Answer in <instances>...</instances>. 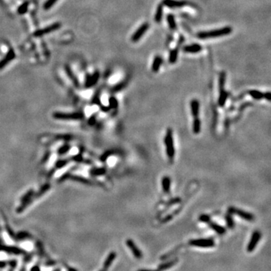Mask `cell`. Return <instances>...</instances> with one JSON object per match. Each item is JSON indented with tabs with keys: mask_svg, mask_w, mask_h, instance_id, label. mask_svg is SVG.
<instances>
[{
	"mask_svg": "<svg viewBox=\"0 0 271 271\" xmlns=\"http://www.w3.org/2000/svg\"><path fill=\"white\" fill-rule=\"evenodd\" d=\"M232 33V28L230 26H225V27L220 28L218 29H214L211 31H206V32H199L197 34V37L199 39H213V38L222 37L224 36H227Z\"/></svg>",
	"mask_w": 271,
	"mask_h": 271,
	"instance_id": "6da1fadb",
	"label": "cell"
},
{
	"mask_svg": "<svg viewBox=\"0 0 271 271\" xmlns=\"http://www.w3.org/2000/svg\"><path fill=\"white\" fill-rule=\"evenodd\" d=\"M165 145L166 152L168 157L172 159L175 155V148L173 145V137H172V131L170 128H168L167 134L165 136Z\"/></svg>",
	"mask_w": 271,
	"mask_h": 271,
	"instance_id": "7a4b0ae2",
	"label": "cell"
},
{
	"mask_svg": "<svg viewBox=\"0 0 271 271\" xmlns=\"http://www.w3.org/2000/svg\"><path fill=\"white\" fill-rule=\"evenodd\" d=\"M189 245L199 248H211L215 246V242L213 239L210 238L191 239L189 241Z\"/></svg>",
	"mask_w": 271,
	"mask_h": 271,
	"instance_id": "3957f363",
	"label": "cell"
},
{
	"mask_svg": "<svg viewBox=\"0 0 271 271\" xmlns=\"http://www.w3.org/2000/svg\"><path fill=\"white\" fill-rule=\"evenodd\" d=\"M228 212L230 214H235V215H237L241 219H244V220H246V221H252L254 220V215H252V213L250 212H246V211L242 210V209H237L236 207H230L228 208Z\"/></svg>",
	"mask_w": 271,
	"mask_h": 271,
	"instance_id": "277c9868",
	"label": "cell"
},
{
	"mask_svg": "<svg viewBox=\"0 0 271 271\" xmlns=\"http://www.w3.org/2000/svg\"><path fill=\"white\" fill-rule=\"evenodd\" d=\"M53 117L55 118L56 119H72V120H78L83 118V114L81 112H75V113H62V112H55L54 113Z\"/></svg>",
	"mask_w": 271,
	"mask_h": 271,
	"instance_id": "5b68a950",
	"label": "cell"
},
{
	"mask_svg": "<svg viewBox=\"0 0 271 271\" xmlns=\"http://www.w3.org/2000/svg\"><path fill=\"white\" fill-rule=\"evenodd\" d=\"M60 26H61L60 23H54V24L50 25V26L44 28V29H39V30H37L36 32H35L34 36L35 37H41V36H44V35L54 32V31H56V29H59Z\"/></svg>",
	"mask_w": 271,
	"mask_h": 271,
	"instance_id": "8992f818",
	"label": "cell"
},
{
	"mask_svg": "<svg viewBox=\"0 0 271 271\" xmlns=\"http://www.w3.org/2000/svg\"><path fill=\"white\" fill-rule=\"evenodd\" d=\"M161 3L163 6L170 8H183L188 4L187 1H184V0H162Z\"/></svg>",
	"mask_w": 271,
	"mask_h": 271,
	"instance_id": "52a82bcc",
	"label": "cell"
},
{
	"mask_svg": "<svg viewBox=\"0 0 271 271\" xmlns=\"http://www.w3.org/2000/svg\"><path fill=\"white\" fill-rule=\"evenodd\" d=\"M149 28V24L148 23H144L143 24H142V26L138 28L136 32L132 35V36H131V41L133 42H137L139 40H140L145 33L147 32Z\"/></svg>",
	"mask_w": 271,
	"mask_h": 271,
	"instance_id": "ba28073f",
	"label": "cell"
},
{
	"mask_svg": "<svg viewBox=\"0 0 271 271\" xmlns=\"http://www.w3.org/2000/svg\"><path fill=\"white\" fill-rule=\"evenodd\" d=\"M261 237V234L260 231H258V230H255V231L252 234V237H251L250 239V241H249V244H248V246H247L248 252H252L255 250L257 242H258L259 240H260Z\"/></svg>",
	"mask_w": 271,
	"mask_h": 271,
	"instance_id": "9c48e42d",
	"label": "cell"
},
{
	"mask_svg": "<svg viewBox=\"0 0 271 271\" xmlns=\"http://www.w3.org/2000/svg\"><path fill=\"white\" fill-rule=\"evenodd\" d=\"M184 41V37L183 36H180L179 40V45L176 48H174L173 50L170 51V54H169V63L171 64H176V61L178 59V55H179V48L181 45L182 44V42Z\"/></svg>",
	"mask_w": 271,
	"mask_h": 271,
	"instance_id": "30bf717a",
	"label": "cell"
},
{
	"mask_svg": "<svg viewBox=\"0 0 271 271\" xmlns=\"http://www.w3.org/2000/svg\"><path fill=\"white\" fill-rule=\"evenodd\" d=\"M126 244L127 245L128 248L130 249V251L132 252L133 255L135 256V257H136L137 259H140L142 258V253L141 252L140 249L137 247V246L136 245L135 242H134V240L132 239H127L126 241Z\"/></svg>",
	"mask_w": 271,
	"mask_h": 271,
	"instance_id": "8fae6325",
	"label": "cell"
},
{
	"mask_svg": "<svg viewBox=\"0 0 271 271\" xmlns=\"http://www.w3.org/2000/svg\"><path fill=\"white\" fill-rule=\"evenodd\" d=\"M14 57H15V53H14V50L10 49L6 56L2 60H0V70L4 69L11 60L14 59Z\"/></svg>",
	"mask_w": 271,
	"mask_h": 271,
	"instance_id": "7c38bea8",
	"label": "cell"
},
{
	"mask_svg": "<svg viewBox=\"0 0 271 271\" xmlns=\"http://www.w3.org/2000/svg\"><path fill=\"white\" fill-rule=\"evenodd\" d=\"M99 73L98 71L94 72L93 75L87 76L85 82L86 87H92V86L95 85L96 83H97L98 80H99Z\"/></svg>",
	"mask_w": 271,
	"mask_h": 271,
	"instance_id": "4fadbf2b",
	"label": "cell"
},
{
	"mask_svg": "<svg viewBox=\"0 0 271 271\" xmlns=\"http://www.w3.org/2000/svg\"><path fill=\"white\" fill-rule=\"evenodd\" d=\"M184 52L191 53V54H196L202 51V46L198 44H193L190 45L184 46L183 48Z\"/></svg>",
	"mask_w": 271,
	"mask_h": 271,
	"instance_id": "5bb4252c",
	"label": "cell"
},
{
	"mask_svg": "<svg viewBox=\"0 0 271 271\" xmlns=\"http://www.w3.org/2000/svg\"><path fill=\"white\" fill-rule=\"evenodd\" d=\"M179 262V259L178 258H175V259H172V260L169 261L165 262V263H163L161 264L158 266V270L159 271H164L166 270H168V269L171 268L173 266H175L176 264Z\"/></svg>",
	"mask_w": 271,
	"mask_h": 271,
	"instance_id": "9a60e30c",
	"label": "cell"
},
{
	"mask_svg": "<svg viewBox=\"0 0 271 271\" xmlns=\"http://www.w3.org/2000/svg\"><path fill=\"white\" fill-rule=\"evenodd\" d=\"M191 112L194 118L198 116L199 112V103L197 99H192L191 101Z\"/></svg>",
	"mask_w": 271,
	"mask_h": 271,
	"instance_id": "2e32d148",
	"label": "cell"
},
{
	"mask_svg": "<svg viewBox=\"0 0 271 271\" xmlns=\"http://www.w3.org/2000/svg\"><path fill=\"white\" fill-rule=\"evenodd\" d=\"M115 257H116V252H112L109 255L107 256V257H106V259L105 260L103 264V270L106 271L109 267H110V266L112 265V262L114 261Z\"/></svg>",
	"mask_w": 271,
	"mask_h": 271,
	"instance_id": "e0dca14e",
	"label": "cell"
},
{
	"mask_svg": "<svg viewBox=\"0 0 271 271\" xmlns=\"http://www.w3.org/2000/svg\"><path fill=\"white\" fill-rule=\"evenodd\" d=\"M208 224H209V227H210L212 230H213L215 233H217L218 234L222 235V234H224V233L226 232V229L224 228V227H222V226H221L220 224H218L217 223H215V222H209Z\"/></svg>",
	"mask_w": 271,
	"mask_h": 271,
	"instance_id": "ac0fdd59",
	"label": "cell"
},
{
	"mask_svg": "<svg viewBox=\"0 0 271 271\" xmlns=\"http://www.w3.org/2000/svg\"><path fill=\"white\" fill-rule=\"evenodd\" d=\"M2 250L8 252L10 254H14V255H21L24 254L23 250H21L19 248H17L15 246H2Z\"/></svg>",
	"mask_w": 271,
	"mask_h": 271,
	"instance_id": "d6986e66",
	"label": "cell"
},
{
	"mask_svg": "<svg viewBox=\"0 0 271 271\" xmlns=\"http://www.w3.org/2000/svg\"><path fill=\"white\" fill-rule=\"evenodd\" d=\"M163 12H164V6H163L162 3H160L157 6L155 14H154V21H155L156 23H161L163 17V14H164Z\"/></svg>",
	"mask_w": 271,
	"mask_h": 271,
	"instance_id": "ffe728a7",
	"label": "cell"
},
{
	"mask_svg": "<svg viewBox=\"0 0 271 271\" xmlns=\"http://www.w3.org/2000/svg\"><path fill=\"white\" fill-rule=\"evenodd\" d=\"M163 62V60L161 58V56H156L154 57V61H153V64H152V69L154 72H157L159 71L160 67H161V64H162Z\"/></svg>",
	"mask_w": 271,
	"mask_h": 271,
	"instance_id": "44dd1931",
	"label": "cell"
},
{
	"mask_svg": "<svg viewBox=\"0 0 271 271\" xmlns=\"http://www.w3.org/2000/svg\"><path fill=\"white\" fill-rule=\"evenodd\" d=\"M65 69H66V73H67V75H68V76L69 77V79H71V81L74 83V84L76 86V87H78V86L79 85V81H78L77 78H76L75 75H74V73L72 72V70H71L70 67H69V66H65Z\"/></svg>",
	"mask_w": 271,
	"mask_h": 271,
	"instance_id": "7402d4cb",
	"label": "cell"
},
{
	"mask_svg": "<svg viewBox=\"0 0 271 271\" xmlns=\"http://www.w3.org/2000/svg\"><path fill=\"white\" fill-rule=\"evenodd\" d=\"M161 184H162L163 190H164L166 193L169 192V191H170V184H171L169 177H168V176H164V177L162 179V181H161Z\"/></svg>",
	"mask_w": 271,
	"mask_h": 271,
	"instance_id": "603a6c76",
	"label": "cell"
},
{
	"mask_svg": "<svg viewBox=\"0 0 271 271\" xmlns=\"http://www.w3.org/2000/svg\"><path fill=\"white\" fill-rule=\"evenodd\" d=\"M167 21L169 28H170L172 30H176V29H177V25H176V23L175 17L172 15V14H168L167 16Z\"/></svg>",
	"mask_w": 271,
	"mask_h": 271,
	"instance_id": "cb8c5ba5",
	"label": "cell"
},
{
	"mask_svg": "<svg viewBox=\"0 0 271 271\" xmlns=\"http://www.w3.org/2000/svg\"><path fill=\"white\" fill-rule=\"evenodd\" d=\"M201 130V121L198 117L194 118L193 122V131L195 134H198Z\"/></svg>",
	"mask_w": 271,
	"mask_h": 271,
	"instance_id": "d4e9b609",
	"label": "cell"
},
{
	"mask_svg": "<svg viewBox=\"0 0 271 271\" xmlns=\"http://www.w3.org/2000/svg\"><path fill=\"white\" fill-rule=\"evenodd\" d=\"M227 96H228V94L225 91H220V94H219V105L221 107H223L225 105L226 101H227Z\"/></svg>",
	"mask_w": 271,
	"mask_h": 271,
	"instance_id": "484cf974",
	"label": "cell"
},
{
	"mask_svg": "<svg viewBox=\"0 0 271 271\" xmlns=\"http://www.w3.org/2000/svg\"><path fill=\"white\" fill-rule=\"evenodd\" d=\"M249 95L253 98V99H257V100H258V99H261L264 98L263 93H261V91H257V90H251V91L249 92Z\"/></svg>",
	"mask_w": 271,
	"mask_h": 271,
	"instance_id": "4316f807",
	"label": "cell"
},
{
	"mask_svg": "<svg viewBox=\"0 0 271 271\" xmlns=\"http://www.w3.org/2000/svg\"><path fill=\"white\" fill-rule=\"evenodd\" d=\"M225 81H226V73H225V72H222L220 73V75H219V90H220V91H224V84H225Z\"/></svg>",
	"mask_w": 271,
	"mask_h": 271,
	"instance_id": "83f0119b",
	"label": "cell"
},
{
	"mask_svg": "<svg viewBox=\"0 0 271 271\" xmlns=\"http://www.w3.org/2000/svg\"><path fill=\"white\" fill-rule=\"evenodd\" d=\"M225 219H226V223H227V227L230 229L234 228V219H233V218H232V214L227 212V214L225 216Z\"/></svg>",
	"mask_w": 271,
	"mask_h": 271,
	"instance_id": "f1b7e54d",
	"label": "cell"
},
{
	"mask_svg": "<svg viewBox=\"0 0 271 271\" xmlns=\"http://www.w3.org/2000/svg\"><path fill=\"white\" fill-rule=\"evenodd\" d=\"M28 6H29V2H25L23 3L17 9L18 14H24L28 10Z\"/></svg>",
	"mask_w": 271,
	"mask_h": 271,
	"instance_id": "f546056e",
	"label": "cell"
},
{
	"mask_svg": "<svg viewBox=\"0 0 271 271\" xmlns=\"http://www.w3.org/2000/svg\"><path fill=\"white\" fill-rule=\"evenodd\" d=\"M109 108L110 109H117L118 106V102L117 99L114 96H111L109 99Z\"/></svg>",
	"mask_w": 271,
	"mask_h": 271,
	"instance_id": "4dcf8cb0",
	"label": "cell"
},
{
	"mask_svg": "<svg viewBox=\"0 0 271 271\" xmlns=\"http://www.w3.org/2000/svg\"><path fill=\"white\" fill-rule=\"evenodd\" d=\"M179 248H177V249H174L173 250H172V251H171V252H168V253L166 254V255L161 256V261H165V260H167V259H169V257H170L171 256L175 255L176 252H177L178 250H179Z\"/></svg>",
	"mask_w": 271,
	"mask_h": 271,
	"instance_id": "1f68e13d",
	"label": "cell"
},
{
	"mask_svg": "<svg viewBox=\"0 0 271 271\" xmlns=\"http://www.w3.org/2000/svg\"><path fill=\"white\" fill-rule=\"evenodd\" d=\"M58 0H47L44 4V8L45 10H49L50 8H51L54 6V4H56V2Z\"/></svg>",
	"mask_w": 271,
	"mask_h": 271,
	"instance_id": "d6a6232c",
	"label": "cell"
},
{
	"mask_svg": "<svg viewBox=\"0 0 271 271\" xmlns=\"http://www.w3.org/2000/svg\"><path fill=\"white\" fill-rule=\"evenodd\" d=\"M106 172V169L105 168H99V169H95L92 171V174L94 176H101L103 175Z\"/></svg>",
	"mask_w": 271,
	"mask_h": 271,
	"instance_id": "836d02e7",
	"label": "cell"
},
{
	"mask_svg": "<svg viewBox=\"0 0 271 271\" xmlns=\"http://www.w3.org/2000/svg\"><path fill=\"white\" fill-rule=\"evenodd\" d=\"M72 179H73V180L77 181V182H81V183H84V184L90 183L89 181L87 180L86 179H84V178L80 177V176H72Z\"/></svg>",
	"mask_w": 271,
	"mask_h": 271,
	"instance_id": "e575fe53",
	"label": "cell"
},
{
	"mask_svg": "<svg viewBox=\"0 0 271 271\" xmlns=\"http://www.w3.org/2000/svg\"><path fill=\"white\" fill-rule=\"evenodd\" d=\"M199 221H200L201 222H203V223L208 224L209 222H210V217H209V215L203 214V215H201L200 216H199Z\"/></svg>",
	"mask_w": 271,
	"mask_h": 271,
	"instance_id": "d590c367",
	"label": "cell"
},
{
	"mask_svg": "<svg viewBox=\"0 0 271 271\" xmlns=\"http://www.w3.org/2000/svg\"><path fill=\"white\" fill-rule=\"evenodd\" d=\"M29 237V234L26 232H24V231H21L20 233H18V234L17 235V238L18 239H24L25 238H27V237Z\"/></svg>",
	"mask_w": 271,
	"mask_h": 271,
	"instance_id": "8d00e7d4",
	"label": "cell"
},
{
	"mask_svg": "<svg viewBox=\"0 0 271 271\" xmlns=\"http://www.w3.org/2000/svg\"><path fill=\"white\" fill-rule=\"evenodd\" d=\"M69 145H64V146H62V147L59 149L58 153H59L60 154H64L66 152H67L68 151H69Z\"/></svg>",
	"mask_w": 271,
	"mask_h": 271,
	"instance_id": "74e56055",
	"label": "cell"
},
{
	"mask_svg": "<svg viewBox=\"0 0 271 271\" xmlns=\"http://www.w3.org/2000/svg\"><path fill=\"white\" fill-rule=\"evenodd\" d=\"M125 85H126V83L124 82V81H123V82L120 83V84H118L117 86H115V87H113V89H112L113 91H121V90L122 89V88H124V87H125Z\"/></svg>",
	"mask_w": 271,
	"mask_h": 271,
	"instance_id": "f35d334b",
	"label": "cell"
},
{
	"mask_svg": "<svg viewBox=\"0 0 271 271\" xmlns=\"http://www.w3.org/2000/svg\"><path fill=\"white\" fill-rule=\"evenodd\" d=\"M113 153H114V152H113V151H108V152H106V153H104V154L102 155V157H101V161H105L106 159L108 158V157H109V156L111 155V154H112Z\"/></svg>",
	"mask_w": 271,
	"mask_h": 271,
	"instance_id": "ab89813d",
	"label": "cell"
},
{
	"mask_svg": "<svg viewBox=\"0 0 271 271\" xmlns=\"http://www.w3.org/2000/svg\"><path fill=\"white\" fill-rule=\"evenodd\" d=\"M67 163H68V161H66V160H64V161H59L57 164H56V167H59V168L62 167H64V166L66 165Z\"/></svg>",
	"mask_w": 271,
	"mask_h": 271,
	"instance_id": "60d3db41",
	"label": "cell"
},
{
	"mask_svg": "<svg viewBox=\"0 0 271 271\" xmlns=\"http://www.w3.org/2000/svg\"><path fill=\"white\" fill-rule=\"evenodd\" d=\"M95 123H96V118L94 116H92V117L90 118L89 121H88V124H89L90 125H94V124H95Z\"/></svg>",
	"mask_w": 271,
	"mask_h": 271,
	"instance_id": "b9f144b4",
	"label": "cell"
},
{
	"mask_svg": "<svg viewBox=\"0 0 271 271\" xmlns=\"http://www.w3.org/2000/svg\"><path fill=\"white\" fill-rule=\"evenodd\" d=\"M264 98L267 99L268 101H270L271 99V94L270 92H267L265 94H264Z\"/></svg>",
	"mask_w": 271,
	"mask_h": 271,
	"instance_id": "7bdbcfd3",
	"label": "cell"
},
{
	"mask_svg": "<svg viewBox=\"0 0 271 271\" xmlns=\"http://www.w3.org/2000/svg\"><path fill=\"white\" fill-rule=\"evenodd\" d=\"M31 271H40L39 266H35V267H33V268L31 269Z\"/></svg>",
	"mask_w": 271,
	"mask_h": 271,
	"instance_id": "ee69618b",
	"label": "cell"
},
{
	"mask_svg": "<svg viewBox=\"0 0 271 271\" xmlns=\"http://www.w3.org/2000/svg\"><path fill=\"white\" fill-rule=\"evenodd\" d=\"M10 264H11V267H15V266H16V264H17V263H16V261H11V262H10Z\"/></svg>",
	"mask_w": 271,
	"mask_h": 271,
	"instance_id": "f6af8a7d",
	"label": "cell"
},
{
	"mask_svg": "<svg viewBox=\"0 0 271 271\" xmlns=\"http://www.w3.org/2000/svg\"><path fill=\"white\" fill-rule=\"evenodd\" d=\"M6 265V263H5V262L0 261V267H1V268L4 267Z\"/></svg>",
	"mask_w": 271,
	"mask_h": 271,
	"instance_id": "bcb514c9",
	"label": "cell"
},
{
	"mask_svg": "<svg viewBox=\"0 0 271 271\" xmlns=\"http://www.w3.org/2000/svg\"><path fill=\"white\" fill-rule=\"evenodd\" d=\"M138 271H159L158 270H139Z\"/></svg>",
	"mask_w": 271,
	"mask_h": 271,
	"instance_id": "7dc6e473",
	"label": "cell"
},
{
	"mask_svg": "<svg viewBox=\"0 0 271 271\" xmlns=\"http://www.w3.org/2000/svg\"><path fill=\"white\" fill-rule=\"evenodd\" d=\"M69 271H77L74 268H69Z\"/></svg>",
	"mask_w": 271,
	"mask_h": 271,
	"instance_id": "c3c4849f",
	"label": "cell"
},
{
	"mask_svg": "<svg viewBox=\"0 0 271 271\" xmlns=\"http://www.w3.org/2000/svg\"><path fill=\"white\" fill-rule=\"evenodd\" d=\"M1 248H2V245H1V241H0V249H1Z\"/></svg>",
	"mask_w": 271,
	"mask_h": 271,
	"instance_id": "681fc988",
	"label": "cell"
},
{
	"mask_svg": "<svg viewBox=\"0 0 271 271\" xmlns=\"http://www.w3.org/2000/svg\"><path fill=\"white\" fill-rule=\"evenodd\" d=\"M100 271H106L105 270H100Z\"/></svg>",
	"mask_w": 271,
	"mask_h": 271,
	"instance_id": "f907efd6",
	"label": "cell"
}]
</instances>
